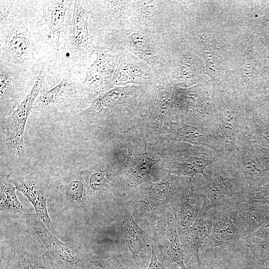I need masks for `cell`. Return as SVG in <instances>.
<instances>
[{
  "mask_svg": "<svg viewBox=\"0 0 269 269\" xmlns=\"http://www.w3.org/2000/svg\"><path fill=\"white\" fill-rule=\"evenodd\" d=\"M87 190L86 182L79 176L68 179L62 185V191L66 199L76 204L85 202L87 198Z\"/></svg>",
  "mask_w": 269,
  "mask_h": 269,
  "instance_id": "33",
  "label": "cell"
},
{
  "mask_svg": "<svg viewBox=\"0 0 269 269\" xmlns=\"http://www.w3.org/2000/svg\"><path fill=\"white\" fill-rule=\"evenodd\" d=\"M25 73L20 69L0 62V113H11L19 104L20 89L23 83L22 77Z\"/></svg>",
  "mask_w": 269,
  "mask_h": 269,
  "instance_id": "21",
  "label": "cell"
},
{
  "mask_svg": "<svg viewBox=\"0 0 269 269\" xmlns=\"http://www.w3.org/2000/svg\"><path fill=\"white\" fill-rule=\"evenodd\" d=\"M146 269H166L165 266L157 259L155 248L151 245V257L150 262Z\"/></svg>",
  "mask_w": 269,
  "mask_h": 269,
  "instance_id": "36",
  "label": "cell"
},
{
  "mask_svg": "<svg viewBox=\"0 0 269 269\" xmlns=\"http://www.w3.org/2000/svg\"><path fill=\"white\" fill-rule=\"evenodd\" d=\"M12 183L32 203L37 217L45 225H50L47 208V193L42 183L38 179L29 176L16 180Z\"/></svg>",
  "mask_w": 269,
  "mask_h": 269,
  "instance_id": "25",
  "label": "cell"
},
{
  "mask_svg": "<svg viewBox=\"0 0 269 269\" xmlns=\"http://www.w3.org/2000/svg\"><path fill=\"white\" fill-rule=\"evenodd\" d=\"M167 3L163 0H132L133 23L152 31L165 32Z\"/></svg>",
  "mask_w": 269,
  "mask_h": 269,
  "instance_id": "20",
  "label": "cell"
},
{
  "mask_svg": "<svg viewBox=\"0 0 269 269\" xmlns=\"http://www.w3.org/2000/svg\"><path fill=\"white\" fill-rule=\"evenodd\" d=\"M80 87L70 79H64L52 89H41L33 109L48 110L70 105L78 98Z\"/></svg>",
  "mask_w": 269,
  "mask_h": 269,
  "instance_id": "22",
  "label": "cell"
},
{
  "mask_svg": "<svg viewBox=\"0 0 269 269\" xmlns=\"http://www.w3.org/2000/svg\"><path fill=\"white\" fill-rule=\"evenodd\" d=\"M212 225V217L208 212L198 215L189 228L178 233L185 265L192 269H200L199 251L211 232Z\"/></svg>",
  "mask_w": 269,
  "mask_h": 269,
  "instance_id": "18",
  "label": "cell"
},
{
  "mask_svg": "<svg viewBox=\"0 0 269 269\" xmlns=\"http://www.w3.org/2000/svg\"><path fill=\"white\" fill-rule=\"evenodd\" d=\"M95 61L89 68L83 89L93 96H100L114 88L113 76L116 68L119 53L103 47H97Z\"/></svg>",
  "mask_w": 269,
  "mask_h": 269,
  "instance_id": "14",
  "label": "cell"
},
{
  "mask_svg": "<svg viewBox=\"0 0 269 269\" xmlns=\"http://www.w3.org/2000/svg\"><path fill=\"white\" fill-rule=\"evenodd\" d=\"M235 166L247 185L257 186L269 180V175L262 166L253 144L245 134H239L227 146Z\"/></svg>",
  "mask_w": 269,
  "mask_h": 269,
  "instance_id": "10",
  "label": "cell"
},
{
  "mask_svg": "<svg viewBox=\"0 0 269 269\" xmlns=\"http://www.w3.org/2000/svg\"><path fill=\"white\" fill-rule=\"evenodd\" d=\"M15 187L0 177V209L14 213H25L23 205L18 199Z\"/></svg>",
  "mask_w": 269,
  "mask_h": 269,
  "instance_id": "31",
  "label": "cell"
},
{
  "mask_svg": "<svg viewBox=\"0 0 269 269\" xmlns=\"http://www.w3.org/2000/svg\"><path fill=\"white\" fill-rule=\"evenodd\" d=\"M234 224L243 239L256 232L260 226L262 215L254 203L239 202L226 206Z\"/></svg>",
  "mask_w": 269,
  "mask_h": 269,
  "instance_id": "23",
  "label": "cell"
},
{
  "mask_svg": "<svg viewBox=\"0 0 269 269\" xmlns=\"http://www.w3.org/2000/svg\"><path fill=\"white\" fill-rule=\"evenodd\" d=\"M34 41L30 26L12 22L1 32L0 62L26 72L33 56Z\"/></svg>",
  "mask_w": 269,
  "mask_h": 269,
  "instance_id": "6",
  "label": "cell"
},
{
  "mask_svg": "<svg viewBox=\"0 0 269 269\" xmlns=\"http://www.w3.org/2000/svg\"><path fill=\"white\" fill-rule=\"evenodd\" d=\"M71 2L69 0H47L42 3L43 18L49 30L48 38L56 52L59 50L60 34L64 30L66 13Z\"/></svg>",
  "mask_w": 269,
  "mask_h": 269,
  "instance_id": "26",
  "label": "cell"
},
{
  "mask_svg": "<svg viewBox=\"0 0 269 269\" xmlns=\"http://www.w3.org/2000/svg\"><path fill=\"white\" fill-rule=\"evenodd\" d=\"M23 218L46 247L52 269H85L89 260L73 248L61 242L33 214L25 213Z\"/></svg>",
  "mask_w": 269,
  "mask_h": 269,
  "instance_id": "7",
  "label": "cell"
},
{
  "mask_svg": "<svg viewBox=\"0 0 269 269\" xmlns=\"http://www.w3.org/2000/svg\"><path fill=\"white\" fill-rule=\"evenodd\" d=\"M106 48L129 51L146 62L160 77L168 68V42L165 32L152 31L133 23L127 27L109 29Z\"/></svg>",
  "mask_w": 269,
  "mask_h": 269,
  "instance_id": "1",
  "label": "cell"
},
{
  "mask_svg": "<svg viewBox=\"0 0 269 269\" xmlns=\"http://www.w3.org/2000/svg\"><path fill=\"white\" fill-rule=\"evenodd\" d=\"M218 110L219 127L227 145L232 143L239 134H246L245 108L240 99L230 93H221Z\"/></svg>",
  "mask_w": 269,
  "mask_h": 269,
  "instance_id": "17",
  "label": "cell"
},
{
  "mask_svg": "<svg viewBox=\"0 0 269 269\" xmlns=\"http://www.w3.org/2000/svg\"><path fill=\"white\" fill-rule=\"evenodd\" d=\"M45 71L41 64L35 83L26 97L6 117L3 123L7 147L19 157L25 155L23 134L26 121L41 90Z\"/></svg>",
  "mask_w": 269,
  "mask_h": 269,
  "instance_id": "8",
  "label": "cell"
},
{
  "mask_svg": "<svg viewBox=\"0 0 269 269\" xmlns=\"http://www.w3.org/2000/svg\"><path fill=\"white\" fill-rule=\"evenodd\" d=\"M172 269H174L173 268H172Z\"/></svg>",
  "mask_w": 269,
  "mask_h": 269,
  "instance_id": "37",
  "label": "cell"
},
{
  "mask_svg": "<svg viewBox=\"0 0 269 269\" xmlns=\"http://www.w3.org/2000/svg\"><path fill=\"white\" fill-rule=\"evenodd\" d=\"M154 238L162 258L176 264L181 269H186L176 221L173 212L168 207L154 220Z\"/></svg>",
  "mask_w": 269,
  "mask_h": 269,
  "instance_id": "12",
  "label": "cell"
},
{
  "mask_svg": "<svg viewBox=\"0 0 269 269\" xmlns=\"http://www.w3.org/2000/svg\"><path fill=\"white\" fill-rule=\"evenodd\" d=\"M246 134L256 145L269 147V121L254 108H245Z\"/></svg>",
  "mask_w": 269,
  "mask_h": 269,
  "instance_id": "28",
  "label": "cell"
},
{
  "mask_svg": "<svg viewBox=\"0 0 269 269\" xmlns=\"http://www.w3.org/2000/svg\"><path fill=\"white\" fill-rule=\"evenodd\" d=\"M195 90L177 91L175 100L180 122L202 127L219 126V100Z\"/></svg>",
  "mask_w": 269,
  "mask_h": 269,
  "instance_id": "5",
  "label": "cell"
},
{
  "mask_svg": "<svg viewBox=\"0 0 269 269\" xmlns=\"http://www.w3.org/2000/svg\"><path fill=\"white\" fill-rule=\"evenodd\" d=\"M159 159L150 157L147 152L146 145L144 150L134 159L127 175V184L129 187H135L150 180V172L153 165Z\"/></svg>",
  "mask_w": 269,
  "mask_h": 269,
  "instance_id": "30",
  "label": "cell"
},
{
  "mask_svg": "<svg viewBox=\"0 0 269 269\" xmlns=\"http://www.w3.org/2000/svg\"><path fill=\"white\" fill-rule=\"evenodd\" d=\"M112 83L114 86L126 85H152L160 78L144 61L128 51L119 52Z\"/></svg>",
  "mask_w": 269,
  "mask_h": 269,
  "instance_id": "15",
  "label": "cell"
},
{
  "mask_svg": "<svg viewBox=\"0 0 269 269\" xmlns=\"http://www.w3.org/2000/svg\"><path fill=\"white\" fill-rule=\"evenodd\" d=\"M121 225L126 245L134 262L137 264L147 263L148 234L138 225L132 212L127 209L122 211Z\"/></svg>",
  "mask_w": 269,
  "mask_h": 269,
  "instance_id": "19",
  "label": "cell"
},
{
  "mask_svg": "<svg viewBox=\"0 0 269 269\" xmlns=\"http://www.w3.org/2000/svg\"><path fill=\"white\" fill-rule=\"evenodd\" d=\"M91 11L85 9L80 1L76 0L69 38V49L73 58L85 63L97 47L93 43L94 35L88 32V18Z\"/></svg>",
  "mask_w": 269,
  "mask_h": 269,
  "instance_id": "16",
  "label": "cell"
},
{
  "mask_svg": "<svg viewBox=\"0 0 269 269\" xmlns=\"http://www.w3.org/2000/svg\"><path fill=\"white\" fill-rule=\"evenodd\" d=\"M203 202L202 191L196 179L185 176L168 206L175 216L178 233L192 225L199 214Z\"/></svg>",
  "mask_w": 269,
  "mask_h": 269,
  "instance_id": "9",
  "label": "cell"
},
{
  "mask_svg": "<svg viewBox=\"0 0 269 269\" xmlns=\"http://www.w3.org/2000/svg\"><path fill=\"white\" fill-rule=\"evenodd\" d=\"M184 177L168 172L161 180L145 184L134 205L136 217L154 221L167 209Z\"/></svg>",
  "mask_w": 269,
  "mask_h": 269,
  "instance_id": "4",
  "label": "cell"
},
{
  "mask_svg": "<svg viewBox=\"0 0 269 269\" xmlns=\"http://www.w3.org/2000/svg\"><path fill=\"white\" fill-rule=\"evenodd\" d=\"M167 150L165 161L168 172L193 179L199 174L206 176L204 171L207 166L220 160L229 152L178 141L170 143Z\"/></svg>",
  "mask_w": 269,
  "mask_h": 269,
  "instance_id": "3",
  "label": "cell"
},
{
  "mask_svg": "<svg viewBox=\"0 0 269 269\" xmlns=\"http://www.w3.org/2000/svg\"><path fill=\"white\" fill-rule=\"evenodd\" d=\"M103 12L112 24L111 29L128 27L133 23L132 0L99 1Z\"/></svg>",
  "mask_w": 269,
  "mask_h": 269,
  "instance_id": "29",
  "label": "cell"
},
{
  "mask_svg": "<svg viewBox=\"0 0 269 269\" xmlns=\"http://www.w3.org/2000/svg\"><path fill=\"white\" fill-rule=\"evenodd\" d=\"M173 95L166 75L161 76L153 84L149 111L150 116L163 121L171 117Z\"/></svg>",
  "mask_w": 269,
  "mask_h": 269,
  "instance_id": "27",
  "label": "cell"
},
{
  "mask_svg": "<svg viewBox=\"0 0 269 269\" xmlns=\"http://www.w3.org/2000/svg\"><path fill=\"white\" fill-rule=\"evenodd\" d=\"M52 269L48 256L25 248L16 249L1 257L0 269Z\"/></svg>",
  "mask_w": 269,
  "mask_h": 269,
  "instance_id": "24",
  "label": "cell"
},
{
  "mask_svg": "<svg viewBox=\"0 0 269 269\" xmlns=\"http://www.w3.org/2000/svg\"><path fill=\"white\" fill-rule=\"evenodd\" d=\"M124 263L121 256L99 261L89 260L85 269H126Z\"/></svg>",
  "mask_w": 269,
  "mask_h": 269,
  "instance_id": "35",
  "label": "cell"
},
{
  "mask_svg": "<svg viewBox=\"0 0 269 269\" xmlns=\"http://www.w3.org/2000/svg\"><path fill=\"white\" fill-rule=\"evenodd\" d=\"M206 176L195 178L203 197L198 215L209 210L236 203L248 186L236 169L230 152L220 160L210 164L205 169Z\"/></svg>",
  "mask_w": 269,
  "mask_h": 269,
  "instance_id": "2",
  "label": "cell"
},
{
  "mask_svg": "<svg viewBox=\"0 0 269 269\" xmlns=\"http://www.w3.org/2000/svg\"><path fill=\"white\" fill-rule=\"evenodd\" d=\"M168 122L165 139L205 146L218 151H226L227 142L219 126L202 127L175 119Z\"/></svg>",
  "mask_w": 269,
  "mask_h": 269,
  "instance_id": "11",
  "label": "cell"
},
{
  "mask_svg": "<svg viewBox=\"0 0 269 269\" xmlns=\"http://www.w3.org/2000/svg\"><path fill=\"white\" fill-rule=\"evenodd\" d=\"M202 49L200 53L205 60L207 73L210 77L216 78L218 76V62L213 51L211 44L207 40L201 37Z\"/></svg>",
  "mask_w": 269,
  "mask_h": 269,
  "instance_id": "34",
  "label": "cell"
},
{
  "mask_svg": "<svg viewBox=\"0 0 269 269\" xmlns=\"http://www.w3.org/2000/svg\"><path fill=\"white\" fill-rule=\"evenodd\" d=\"M208 212L212 217V229L200 249L201 256L218 253L244 240L226 206L214 208Z\"/></svg>",
  "mask_w": 269,
  "mask_h": 269,
  "instance_id": "13",
  "label": "cell"
},
{
  "mask_svg": "<svg viewBox=\"0 0 269 269\" xmlns=\"http://www.w3.org/2000/svg\"><path fill=\"white\" fill-rule=\"evenodd\" d=\"M114 174L113 171L108 168L91 171L86 179L87 190L89 189L95 196L101 195L111 183Z\"/></svg>",
  "mask_w": 269,
  "mask_h": 269,
  "instance_id": "32",
  "label": "cell"
}]
</instances>
